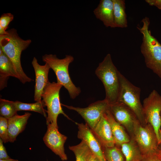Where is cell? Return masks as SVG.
I'll use <instances>...</instances> for the list:
<instances>
[{"instance_id": "cell-2", "label": "cell", "mask_w": 161, "mask_h": 161, "mask_svg": "<svg viewBox=\"0 0 161 161\" xmlns=\"http://www.w3.org/2000/svg\"><path fill=\"white\" fill-rule=\"evenodd\" d=\"M142 21V26L137 27L143 35L141 52L146 66L161 78V44L149 30V18L145 17Z\"/></svg>"}, {"instance_id": "cell-23", "label": "cell", "mask_w": 161, "mask_h": 161, "mask_svg": "<svg viewBox=\"0 0 161 161\" xmlns=\"http://www.w3.org/2000/svg\"><path fill=\"white\" fill-rule=\"evenodd\" d=\"M14 101L0 98V116L8 119L17 114Z\"/></svg>"}, {"instance_id": "cell-15", "label": "cell", "mask_w": 161, "mask_h": 161, "mask_svg": "<svg viewBox=\"0 0 161 161\" xmlns=\"http://www.w3.org/2000/svg\"><path fill=\"white\" fill-rule=\"evenodd\" d=\"M96 17L106 27L115 28L112 0H101L93 11Z\"/></svg>"}, {"instance_id": "cell-32", "label": "cell", "mask_w": 161, "mask_h": 161, "mask_svg": "<svg viewBox=\"0 0 161 161\" xmlns=\"http://www.w3.org/2000/svg\"><path fill=\"white\" fill-rule=\"evenodd\" d=\"M161 117V112L160 114ZM159 138L158 140V143L159 145L161 144V129H160V130L159 132Z\"/></svg>"}, {"instance_id": "cell-7", "label": "cell", "mask_w": 161, "mask_h": 161, "mask_svg": "<svg viewBox=\"0 0 161 161\" xmlns=\"http://www.w3.org/2000/svg\"><path fill=\"white\" fill-rule=\"evenodd\" d=\"M131 137L135 141L143 156L157 152L160 150L156 134L153 126L149 123L142 125L137 121Z\"/></svg>"}, {"instance_id": "cell-19", "label": "cell", "mask_w": 161, "mask_h": 161, "mask_svg": "<svg viewBox=\"0 0 161 161\" xmlns=\"http://www.w3.org/2000/svg\"><path fill=\"white\" fill-rule=\"evenodd\" d=\"M120 148L124 161H141L143 155L133 137H130L129 141L122 144Z\"/></svg>"}, {"instance_id": "cell-16", "label": "cell", "mask_w": 161, "mask_h": 161, "mask_svg": "<svg viewBox=\"0 0 161 161\" xmlns=\"http://www.w3.org/2000/svg\"><path fill=\"white\" fill-rule=\"evenodd\" d=\"M31 115L27 112L22 115L17 114L8 119L9 142H14L18 135L23 131Z\"/></svg>"}, {"instance_id": "cell-22", "label": "cell", "mask_w": 161, "mask_h": 161, "mask_svg": "<svg viewBox=\"0 0 161 161\" xmlns=\"http://www.w3.org/2000/svg\"><path fill=\"white\" fill-rule=\"evenodd\" d=\"M69 148L74 153L76 161H87L91 152L88 146L83 140L78 145L69 146Z\"/></svg>"}, {"instance_id": "cell-18", "label": "cell", "mask_w": 161, "mask_h": 161, "mask_svg": "<svg viewBox=\"0 0 161 161\" xmlns=\"http://www.w3.org/2000/svg\"><path fill=\"white\" fill-rule=\"evenodd\" d=\"M10 77L19 80L18 76L11 61L0 48V89L2 90L7 86Z\"/></svg>"}, {"instance_id": "cell-17", "label": "cell", "mask_w": 161, "mask_h": 161, "mask_svg": "<svg viewBox=\"0 0 161 161\" xmlns=\"http://www.w3.org/2000/svg\"><path fill=\"white\" fill-rule=\"evenodd\" d=\"M104 115L110 125L115 146L120 148L122 144L130 141V136L124 127L115 120L109 109L104 114Z\"/></svg>"}, {"instance_id": "cell-11", "label": "cell", "mask_w": 161, "mask_h": 161, "mask_svg": "<svg viewBox=\"0 0 161 161\" xmlns=\"http://www.w3.org/2000/svg\"><path fill=\"white\" fill-rule=\"evenodd\" d=\"M47 125V129L43 138L46 145L63 161L66 160L67 157L65 154L64 144L67 137L60 133L53 123Z\"/></svg>"}, {"instance_id": "cell-6", "label": "cell", "mask_w": 161, "mask_h": 161, "mask_svg": "<svg viewBox=\"0 0 161 161\" xmlns=\"http://www.w3.org/2000/svg\"><path fill=\"white\" fill-rule=\"evenodd\" d=\"M61 84L53 82H49L45 87L42 95V100L47 107V125L53 123L58 128L57 123L58 115L61 114L69 120H71L62 110L60 102L59 93L62 87Z\"/></svg>"}, {"instance_id": "cell-9", "label": "cell", "mask_w": 161, "mask_h": 161, "mask_svg": "<svg viewBox=\"0 0 161 161\" xmlns=\"http://www.w3.org/2000/svg\"><path fill=\"white\" fill-rule=\"evenodd\" d=\"M61 105L76 112L92 130L99 122L102 116L109 109L110 104L104 99L94 102L85 108L75 107L62 103Z\"/></svg>"}, {"instance_id": "cell-4", "label": "cell", "mask_w": 161, "mask_h": 161, "mask_svg": "<svg viewBox=\"0 0 161 161\" xmlns=\"http://www.w3.org/2000/svg\"><path fill=\"white\" fill-rule=\"evenodd\" d=\"M42 59L53 71L56 77L57 82L67 90L71 99H74L79 95L80 89L73 83L69 72V66L74 60L73 56L66 55L64 58L60 59L55 55L46 54L43 56Z\"/></svg>"}, {"instance_id": "cell-3", "label": "cell", "mask_w": 161, "mask_h": 161, "mask_svg": "<svg viewBox=\"0 0 161 161\" xmlns=\"http://www.w3.org/2000/svg\"><path fill=\"white\" fill-rule=\"evenodd\" d=\"M119 72L110 54H108L99 63L95 71L104 86L106 93L105 99L110 104L117 100L120 87Z\"/></svg>"}, {"instance_id": "cell-21", "label": "cell", "mask_w": 161, "mask_h": 161, "mask_svg": "<svg viewBox=\"0 0 161 161\" xmlns=\"http://www.w3.org/2000/svg\"><path fill=\"white\" fill-rule=\"evenodd\" d=\"M17 111H28L38 113L43 115L46 118L47 110L44 109L46 107L44 101L42 100L41 102H36L32 103H27L19 101H14Z\"/></svg>"}, {"instance_id": "cell-27", "label": "cell", "mask_w": 161, "mask_h": 161, "mask_svg": "<svg viewBox=\"0 0 161 161\" xmlns=\"http://www.w3.org/2000/svg\"><path fill=\"white\" fill-rule=\"evenodd\" d=\"M141 161H161V154L159 151L152 154L143 156Z\"/></svg>"}, {"instance_id": "cell-33", "label": "cell", "mask_w": 161, "mask_h": 161, "mask_svg": "<svg viewBox=\"0 0 161 161\" xmlns=\"http://www.w3.org/2000/svg\"><path fill=\"white\" fill-rule=\"evenodd\" d=\"M160 153L161 154V149H160L159 151Z\"/></svg>"}, {"instance_id": "cell-13", "label": "cell", "mask_w": 161, "mask_h": 161, "mask_svg": "<svg viewBox=\"0 0 161 161\" xmlns=\"http://www.w3.org/2000/svg\"><path fill=\"white\" fill-rule=\"evenodd\" d=\"M75 123L78 126V138L84 141L91 151L101 161H106L101 145L89 126L86 123Z\"/></svg>"}, {"instance_id": "cell-24", "label": "cell", "mask_w": 161, "mask_h": 161, "mask_svg": "<svg viewBox=\"0 0 161 161\" xmlns=\"http://www.w3.org/2000/svg\"><path fill=\"white\" fill-rule=\"evenodd\" d=\"M102 147L106 161H124L120 148L115 145L111 147Z\"/></svg>"}, {"instance_id": "cell-1", "label": "cell", "mask_w": 161, "mask_h": 161, "mask_svg": "<svg viewBox=\"0 0 161 161\" xmlns=\"http://www.w3.org/2000/svg\"><path fill=\"white\" fill-rule=\"evenodd\" d=\"M7 31L6 34L0 35V48L12 63L18 76L19 81L23 84L30 82L32 80L24 71L21 65V57L22 52L29 46L31 40L21 38L16 30L14 28Z\"/></svg>"}, {"instance_id": "cell-31", "label": "cell", "mask_w": 161, "mask_h": 161, "mask_svg": "<svg viewBox=\"0 0 161 161\" xmlns=\"http://www.w3.org/2000/svg\"><path fill=\"white\" fill-rule=\"evenodd\" d=\"M0 161H18L17 160H15L9 158L7 159H0Z\"/></svg>"}, {"instance_id": "cell-20", "label": "cell", "mask_w": 161, "mask_h": 161, "mask_svg": "<svg viewBox=\"0 0 161 161\" xmlns=\"http://www.w3.org/2000/svg\"><path fill=\"white\" fill-rule=\"evenodd\" d=\"M115 27L126 28L128 26L124 0H112Z\"/></svg>"}, {"instance_id": "cell-29", "label": "cell", "mask_w": 161, "mask_h": 161, "mask_svg": "<svg viewBox=\"0 0 161 161\" xmlns=\"http://www.w3.org/2000/svg\"><path fill=\"white\" fill-rule=\"evenodd\" d=\"M145 1L150 5L155 6L161 10V0H145Z\"/></svg>"}, {"instance_id": "cell-8", "label": "cell", "mask_w": 161, "mask_h": 161, "mask_svg": "<svg viewBox=\"0 0 161 161\" xmlns=\"http://www.w3.org/2000/svg\"><path fill=\"white\" fill-rule=\"evenodd\" d=\"M142 105L146 123L152 126L158 141L161 126V96L154 90L144 100Z\"/></svg>"}, {"instance_id": "cell-10", "label": "cell", "mask_w": 161, "mask_h": 161, "mask_svg": "<svg viewBox=\"0 0 161 161\" xmlns=\"http://www.w3.org/2000/svg\"><path fill=\"white\" fill-rule=\"evenodd\" d=\"M109 110L115 120L123 126L130 137H132L138 120L134 112L123 103L117 102L110 104Z\"/></svg>"}, {"instance_id": "cell-14", "label": "cell", "mask_w": 161, "mask_h": 161, "mask_svg": "<svg viewBox=\"0 0 161 161\" xmlns=\"http://www.w3.org/2000/svg\"><path fill=\"white\" fill-rule=\"evenodd\" d=\"M92 130L102 146L111 147L115 145L110 125L104 114Z\"/></svg>"}, {"instance_id": "cell-28", "label": "cell", "mask_w": 161, "mask_h": 161, "mask_svg": "<svg viewBox=\"0 0 161 161\" xmlns=\"http://www.w3.org/2000/svg\"><path fill=\"white\" fill-rule=\"evenodd\" d=\"M3 142L0 138V159L10 158L8 155L6 148L3 145Z\"/></svg>"}, {"instance_id": "cell-25", "label": "cell", "mask_w": 161, "mask_h": 161, "mask_svg": "<svg viewBox=\"0 0 161 161\" xmlns=\"http://www.w3.org/2000/svg\"><path fill=\"white\" fill-rule=\"evenodd\" d=\"M0 137L4 143L9 142L8 128V119L0 117Z\"/></svg>"}, {"instance_id": "cell-5", "label": "cell", "mask_w": 161, "mask_h": 161, "mask_svg": "<svg viewBox=\"0 0 161 161\" xmlns=\"http://www.w3.org/2000/svg\"><path fill=\"white\" fill-rule=\"evenodd\" d=\"M119 75L120 87L117 102L123 103L128 107L142 125L147 124L140 100V89L132 84L120 72Z\"/></svg>"}, {"instance_id": "cell-30", "label": "cell", "mask_w": 161, "mask_h": 161, "mask_svg": "<svg viewBox=\"0 0 161 161\" xmlns=\"http://www.w3.org/2000/svg\"><path fill=\"white\" fill-rule=\"evenodd\" d=\"M87 161H101L92 151L89 154Z\"/></svg>"}, {"instance_id": "cell-26", "label": "cell", "mask_w": 161, "mask_h": 161, "mask_svg": "<svg viewBox=\"0 0 161 161\" xmlns=\"http://www.w3.org/2000/svg\"><path fill=\"white\" fill-rule=\"evenodd\" d=\"M14 19V16L10 13H4L0 17V27L7 31L8 26Z\"/></svg>"}, {"instance_id": "cell-12", "label": "cell", "mask_w": 161, "mask_h": 161, "mask_svg": "<svg viewBox=\"0 0 161 161\" xmlns=\"http://www.w3.org/2000/svg\"><path fill=\"white\" fill-rule=\"evenodd\" d=\"M35 75L34 100L35 102L42 101V95L44 89L49 82L48 74L50 68L47 63L43 65L39 64L34 57L32 62Z\"/></svg>"}]
</instances>
